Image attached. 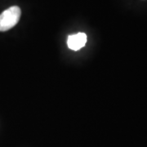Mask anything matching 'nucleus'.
I'll list each match as a JSON object with an SVG mask.
<instances>
[{"mask_svg": "<svg viewBox=\"0 0 147 147\" xmlns=\"http://www.w3.org/2000/svg\"><path fill=\"white\" fill-rule=\"evenodd\" d=\"M21 8L17 6H12L0 14V31L4 32L14 27L20 20Z\"/></svg>", "mask_w": 147, "mask_h": 147, "instance_id": "obj_1", "label": "nucleus"}, {"mask_svg": "<svg viewBox=\"0 0 147 147\" xmlns=\"http://www.w3.org/2000/svg\"><path fill=\"white\" fill-rule=\"evenodd\" d=\"M87 41H88L87 34L80 32L76 34L69 35L67 38V45L69 49L73 51H78L85 46Z\"/></svg>", "mask_w": 147, "mask_h": 147, "instance_id": "obj_2", "label": "nucleus"}]
</instances>
